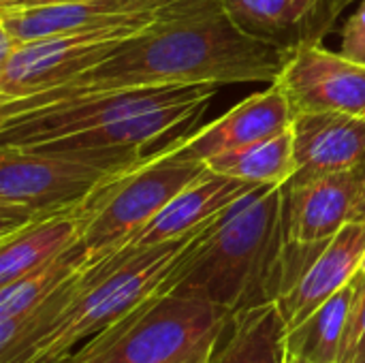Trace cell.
I'll list each match as a JSON object with an SVG mask.
<instances>
[{"label":"cell","instance_id":"9a60e30c","mask_svg":"<svg viewBox=\"0 0 365 363\" xmlns=\"http://www.w3.org/2000/svg\"><path fill=\"white\" fill-rule=\"evenodd\" d=\"M365 257V225L346 223L321 250L304 278L278 300L287 327L304 323L331 295L342 291L361 272Z\"/></svg>","mask_w":365,"mask_h":363},{"label":"cell","instance_id":"d4e9b609","mask_svg":"<svg viewBox=\"0 0 365 363\" xmlns=\"http://www.w3.org/2000/svg\"><path fill=\"white\" fill-rule=\"evenodd\" d=\"M287 363H310V362H306V359H302V357H295V355H289V357H287Z\"/></svg>","mask_w":365,"mask_h":363},{"label":"cell","instance_id":"e0dca14e","mask_svg":"<svg viewBox=\"0 0 365 363\" xmlns=\"http://www.w3.org/2000/svg\"><path fill=\"white\" fill-rule=\"evenodd\" d=\"M289 327L278 302L229 312L205 363H287Z\"/></svg>","mask_w":365,"mask_h":363},{"label":"cell","instance_id":"ac0fdd59","mask_svg":"<svg viewBox=\"0 0 365 363\" xmlns=\"http://www.w3.org/2000/svg\"><path fill=\"white\" fill-rule=\"evenodd\" d=\"M214 173L229 175L257 186H284L293 171V133L291 128L267 141L231 150L205 160Z\"/></svg>","mask_w":365,"mask_h":363},{"label":"cell","instance_id":"484cf974","mask_svg":"<svg viewBox=\"0 0 365 363\" xmlns=\"http://www.w3.org/2000/svg\"><path fill=\"white\" fill-rule=\"evenodd\" d=\"M205 359H207V357H203V359H197V362H190V363H205Z\"/></svg>","mask_w":365,"mask_h":363},{"label":"cell","instance_id":"7a4b0ae2","mask_svg":"<svg viewBox=\"0 0 365 363\" xmlns=\"http://www.w3.org/2000/svg\"><path fill=\"white\" fill-rule=\"evenodd\" d=\"M216 83L124 90L0 120V145L38 152L145 150L190 126L216 96Z\"/></svg>","mask_w":365,"mask_h":363},{"label":"cell","instance_id":"ba28073f","mask_svg":"<svg viewBox=\"0 0 365 363\" xmlns=\"http://www.w3.org/2000/svg\"><path fill=\"white\" fill-rule=\"evenodd\" d=\"M150 24H122L21 43L11 58L0 62V103L45 92L81 75Z\"/></svg>","mask_w":365,"mask_h":363},{"label":"cell","instance_id":"8992f818","mask_svg":"<svg viewBox=\"0 0 365 363\" xmlns=\"http://www.w3.org/2000/svg\"><path fill=\"white\" fill-rule=\"evenodd\" d=\"M207 171V163L190 156L184 150V137H178L150 154L139 167L105 184L101 203L81 235L90 265L124 248Z\"/></svg>","mask_w":365,"mask_h":363},{"label":"cell","instance_id":"5bb4252c","mask_svg":"<svg viewBox=\"0 0 365 363\" xmlns=\"http://www.w3.org/2000/svg\"><path fill=\"white\" fill-rule=\"evenodd\" d=\"M109 184V182H107ZM103 186L83 203L38 218L0 237V287H6L71 250L101 203Z\"/></svg>","mask_w":365,"mask_h":363},{"label":"cell","instance_id":"3957f363","mask_svg":"<svg viewBox=\"0 0 365 363\" xmlns=\"http://www.w3.org/2000/svg\"><path fill=\"white\" fill-rule=\"evenodd\" d=\"M282 186H257L222 212L180 257L156 295L212 302L229 312L276 302Z\"/></svg>","mask_w":365,"mask_h":363},{"label":"cell","instance_id":"7402d4cb","mask_svg":"<svg viewBox=\"0 0 365 363\" xmlns=\"http://www.w3.org/2000/svg\"><path fill=\"white\" fill-rule=\"evenodd\" d=\"M355 293L351 312L344 325L338 363H365V274L359 272L353 278Z\"/></svg>","mask_w":365,"mask_h":363},{"label":"cell","instance_id":"603a6c76","mask_svg":"<svg viewBox=\"0 0 365 363\" xmlns=\"http://www.w3.org/2000/svg\"><path fill=\"white\" fill-rule=\"evenodd\" d=\"M340 53L353 62L365 64V0L359 2L357 11L346 19L342 28Z\"/></svg>","mask_w":365,"mask_h":363},{"label":"cell","instance_id":"7c38bea8","mask_svg":"<svg viewBox=\"0 0 365 363\" xmlns=\"http://www.w3.org/2000/svg\"><path fill=\"white\" fill-rule=\"evenodd\" d=\"M291 133L295 171L287 184H304L364 165L365 118L342 111H297Z\"/></svg>","mask_w":365,"mask_h":363},{"label":"cell","instance_id":"cb8c5ba5","mask_svg":"<svg viewBox=\"0 0 365 363\" xmlns=\"http://www.w3.org/2000/svg\"><path fill=\"white\" fill-rule=\"evenodd\" d=\"M349 223H361V225H365V163L364 182H361V188L357 193V199H355V205H353V212H351V220Z\"/></svg>","mask_w":365,"mask_h":363},{"label":"cell","instance_id":"5b68a950","mask_svg":"<svg viewBox=\"0 0 365 363\" xmlns=\"http://www.w3.org/2000/svg\"><path fill=\"white\" fill-rule=\"evenodd\" d=\"M148 156L141 150L38 152L0 145V237L83 203Z\"/></svg>","mask_w":365,"mask_h":363},{"label":"cell","instance_id":"44dd1931","mask_svg":"<svg viewBox=\"0 0 365 363\" xmlns=\"http://www.w3.org/2000/svg\"><path fill=\"white\" fill-rule=\"evenodd\" d=\"M90 265L88 252L81 240L60 255L58 259L41 265L38 270L26 274L24 278L0 287V321L17 319L36 306H41L56 289H60L68 278Z\"/></svg>","mask_w":365,"mask_h":363},{"label":"cell","instance_id":"8fae6325","mask_svg":"<svg viewBox=\"0 0 365 363\" xmlns=\"http://www.w3.org/2000/svg\"><path fill=\"white\" fill-rule=\"evenodd\" d=\"M175 0H71L34 9H0V28L15 41L90 32L122 24H148Z\"/></svg>","mask_w":365,"mask_h":363},{"label":"cell","instance_id":"9c48e42d","mask_svg":"<svg viewBox=\"0 0 365 363\" xmlns=\"http://www.w3.org/2000/svg\"><path fill=\"white\" fill-rule=\"evenodd\" d=\"M293 113L342 111L365 118V64L317 43H299L278 77Z\"/></svg>","mask_w":365,"mask_h":363},{"label":"cell","instance_id":"277c9868","mask_svg":"<svg viewBox=\"0 0 365 363\" xmlns=\"http://www.w3.org/2000/svg\"><path fill=\"white\" fill-rule=\"evenodd\" d=\"M214 223V220H212ZM178 240L118 252L86 267L64 312L30 347L6 363H75L137 306L158 293L186 248L212 225Z\"/></svg>","mask_w":365,"mask_h":363},{"label":"cell","instance_id":"ffe728a7","mask_svg":"<svg viewBox=\"0 0 365 363\" xmlns=\"http://www.w3.org/2000/svg\"><path fill=\"white\" fill-rule=\"evenodd\" d=\"M222 11L248 34L280 43L319 11L323 0H216ZM291 49V47H289Z\"/></svg>","mask_w":365,"mask_h":363},{"label":"cell","instance_id":"52a82bcc","mask_svg":"<svg viewBox=\"0 0 365 363\" xmlns=\"http://www.w3.org/2000/svg\"><path fill=\"white\" fill-rule=\"evenodd\" d=\"M229 310L197 297L152 295L75 363H190L207 357Z\"/></svg>","mask_w":365,"mask_h":363},{"label":"cell","instance_id":"4316f807","mask_svg":"<svg viewBox=\"0 0 365 363\" xmlns=\"http://www.w3.org/2000/svg\"><path fill=\"white\" fill-rule=\"evenodd\" d=\"M361 272L365 274V257H364V263H361Z\"/></svg>","mask_w":365,"mask_h":363},{"label":"cell","instance_id":"30bf717a","mask_svg":"<svg viewBox=\"0 0 365 363\" xmlns=\"http://www.w3.org/2000/svg\"><path fill=\"white\" fill-rule=\"evenodd\" d=\"M361 182L364 165L304 184H284L280 208L282 244H327L351 220Z\"/></svg>","mask_w":365,"mask_h":363},{"label":"cell","instance_id":"6da1fadb","mask_svg":"<svg viewBox=\"0 0 365 363\" xmlns=\"http://www.w3.org/2000/svg\"><path fill=\"white\" fill-rule=\"evenodd\" d=\"M289 56V47L244 32L216 0H175L101 64L45 92L0 103V120L124 90L274 83Z\"/></svg>","mask_w":365,"mask_h":363},{"label":"cell","instance_id":"2e32d148","mask_svg":"<svg viewBox=\"0 0 365 363\" xmlns=\"http://www.w3.org/2000/svg\"><path fill=\"white\" fill-rule=\"evenodd\" d=\"M257 184H248L229 175L214 173L212 169L184 188L143 231H139L126 246L148 248L188 235L207 223L216 220L237 199L255 190Z\"/></svg>","mask_w":365,"mask_h":363},{"label":"cell","instance_id":"4fadbf2b","mask_svg":"<svg viewBox=\"0 0 365 363\" xmlns=\"http://www.w3.org/2000/svg\"><path fill=\"white\" fill-rule=\"evenodd\" d=\"M293 107L284 88L274 81L267 90L255 92L237 103L222 118L203 126L192 135H184V150L201 160L248 148L291 128Z\"/></svg>","mask_w":365,"mask_h":363},{"label":"cell","instance_id":"d6986e66","mask_svg":"<svg viewBox=\"0 0 365 363\" xmlns=\"http://www.w3.org/2000/svg\"><path fill=\"white\" fill-rule=\"evenodd\" d=\"M353 293L355 285L351 280V285L331 295L304 323L289 329V355L302 357L310 363H338L340 342L351 312Z\"/></svg>","mask_w":365,"mask_h":363}]
</instances>
